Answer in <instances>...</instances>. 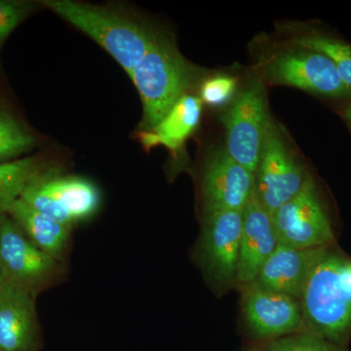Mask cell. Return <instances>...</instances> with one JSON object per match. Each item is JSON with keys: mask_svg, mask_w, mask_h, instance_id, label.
Returning a JSON list of instances; mask_svg holds the SVG:
<instances>
[{"mask_svg": "<svg viewBox=\"0 0 351 351\" xmlns=\"http://www.w3.org/2000/svg\"><path fill=\"white\" fill-rule=\"evenodd\" d=\"M38 4L22 0H0V47L11 32L27 19Z\"/></svg>", "mask_w": 351, "mask_h": 351, "instance_id": "23", "label": "cell"}, {"mask_svg": "<svg viewBox=\"0 0 351 351\" xmlns=\"http://www.w3.org/2000/svg\"><path fill=\"white\" fill-rule=\"evenodd\" d=\"M237 94V80L230 75L210 76L201 84L199 98L202 104L219 108L230 105Z\"/></svg>", "mask_w": 351, "mask_h": 351, "instance_id": "21", "label": "cell"}, {"mask_svg": "<svg viewBox=\"0 0 351 351\" xmlns=\"http://www.w3.org/2000/svg\"><path fill=\"white\" fill-rule=\"evenodd\" d=\"M202 105L199 97L184 95L156 126L140 132L141 144L147 151L163 145L171 152H179L199 125Z\"/></svg>", "mask_w": 351, "mask_h": 351, "instance_id": "17", "label": "cell"}, {"mask_svg": "<svg viewBox=\"0 0 351 351\" xmlns=\"http://www.w3.org/2000/svg\"><path fill=\"white\" fill-rule=\"evenodd\" d=\"M304 331L346 348L351 337V258L331 247L302 293Z\"/></svg>", "mask_w": 351, "mask_h": 351, "instance_id": "2", "label": "cell"}, {"mask_svg": "<svg viewBox=\"0 0 351 351\" xmlns=\"http://www.w3.org/2000/svg\"><path fill=\"white\" fill-rule=\"evenodd\" d=\"M45 168V161L38 156L0 164V216L8 214L29 182Z\"/></svg>", "mask_w": 351, "mask_h": 351, "instance_id": "19", "label": "cell"}, {"mask_svg": "<svg viewBox=\"0 0 351 351\" xmlns=\"http://www.w3.org/2000/svg\"><path fill=\"white\" fill-rule=\"evenodd\" d=\"M36 295L7 281L0 287V351H36Z\"/></svg>", "mask_w": 351, "mask_h": 351, "instance_id": "15", "label": "cell"}, {"mask_svg": "<svg viewBox=\"0 0 351 351\" xmlns=\"http://www.w3.org/2000/svg\"><path fill=\"white\" fill-rule=\"evenodd\" d=\"M198 75L195 66L178 49L172 36L159 32L129 75L144 110L141 131L156 126L182 96L189 94Z\"/></svg>", "mask_w": 351, "mask_h": 351, "instance_id": "3", "label": "cell"}, {"mask_svg": "<svg viewBox=\"0 0 351 351\" xmlns=\"http://www.w3.org/2000/svg\"><path fill=\"white\" fill-rule=\"evenodd\" d=\"M309 175L271 117L254 174L258 199L272 216L301 191Z\"/></svg>", "mask_w": 351, "mask_h": 351, "instance_id": "7", "label": "cell"}, {"mask_svg": "<svg viewBox=\"0 0 351 351\" xmlns=\"http://www.w3.org/2000/svg\"><path fill=\"white\" fill-rule=\"evenodd\" d=\"M41 5L93 39L128 75L159 32L140 16L117 6L93 5L73 0H44Z\"/></svg>", "mask_w": 351, "mask_h": 351, "instance_id": "1", "label": "cell"}, {"mask_svg": "<svg viewBox=\"0 0 351 351\" xmlns=\"http://www.w3.org/2000/svg\"><path fill=\"white\" fill-rule=\"evenodd\" d=\"M277 245L271 214L254 193L242 210L237 286L242 289L255 282L263 263L276 250Z\"/></svg>", "mask_w": 351, "mask_h": 351, "instance_id": "14", "label": "cell"}, {"mask_svg": "<svg viewBox=\"0 0 351 351\" xmlns=\"http://www.w3.org/2000/svg\"><path fill=\"white\" fill-rule=\"evenodd\" d=\"M20 198L71 228L94 217L101 202L100 189L93 182L50 167L32 178Z\"/></svg>", "mask_w": 351, "mask_h": 351, "instance_id": "4", "label": "cell"}, {"mask_svg": "<svg viewBox=\"0 0 351 351\" xmlns=\"http://www.w3.org/2000/svg\"><path fill=\"white\" fill-rule=\"evenodd\" d=\"M242 313L247 327L260 339H279L304 331L301 302L258 287L242 288Z\"/></svg>", "mask_w": 351, "mask_h": 351, "instance_id": "12", "label": "cell"}, {"mask_svg": "<svg viewBox=\"0 0 351 351\" xmlns=\"http://www.w3.org/2000/svg\"><path fill=\"white\" fill-rule=\"evenodd\" d=\"M7 215L39 250L58 262L66 263L73 228L41 213L21 198Z\"/></svg>", "mask_w": 351, "mask_h": 351, "instance_id": "16", "label": "cell"}, {"mask_svg": "<svg viewBox=\"0 0 351 351\" xmlns=\"http://www.w3.org/2000/svg\"><path fill=\"white\" fill-rule=\"evenodd\" d=\"M255 193V176L225 149L209 154L201 175L203 215L242 211Z\"/></svg>", "mask_w": 351, "mask_h": 351, "instance_id": "11", "label": "cell"}, {"mask_svg": "<svg viewBox=\"0 0 351 351\" xmlns=\"http://www.w3.org/2000/svg\"><path fill=\"white\" fill-rule=\"evenodd\" d=\"M288 29V27H287ZM291 43L326 56L351 90V44L314 27H290Z\"/></svg>", "mask_w": 351, "mask_h": 351, "instance_id": "18", "label": "cell"}, {"mask_svg": "<svg viewBox=\"0 0 351 351\" xmlns=\"http://www.w3.org/2000/svg\"><path fill=\"white\" fill-rule=\"evenodd\" d=\"M36 145V138L8 108L0 105V164L17 160Z\"/></svg>", "mask_w": 351, "mask_h": 351, "instance_id": "20", "label": "cell"}, {"mask_svg": "<svg viewBox=\"0 0 351 351\" xmlns=\"http://www.w3.org/2000/svg\"><path fill=\"white\" fill-rule=\"evenodd\" d=\"M339 115L351 131V100H348V103L339 110Z\"/></svg>", "mask_w": 351, "mask_h": 351, "instance_id": "24", "label": "cell"}, {"mask_svg": "<svg viewBox=\"0 0 351 351\" xmlns=\"http://www.w3.org/2000/svg\"><path fill=\"white\" fill-rule=\"evenodd\" d=\"M0 269L7 281L34 295L54 285L64 274V263L39 250L8 215L0 216Z\"/></svg>", "mask_w": 351, "mask_h": 351, "instance_id": "10", "label": "cell"}, {"mask_svg": "<svg viewBox=\"0 0 351 351\" xmlns=\"http://www.w3.org/2000/svg\"><path fill=\"white\" fill-rule=\"evenodd\" d=\"M278 244L297 249L332 247L334 230L311 175L301 191L272 215Z\"/></svg>", "mask_w": 351, "mask_h": 351, "instance_id": "9", "label": "cell"}, {"mask_svg": "<svg viewBox=\"0 0 351 351\" xmlns=\"http://www.w3.org/2000/svg\"><path fill=\"white\" fill-rule=\"evenodd\" d=\"M330 248L297 249L278 244L263 263L254 284L301 302L309 277Z\"/></svg>", "mask_w": 351, "mask_h": 351, "instance_id": "13", "label": "cell"}, {"mask_svg": "<svg viewBox=\"0 0 351 351\" xmlns=\"http://www.w3.org/2000/svg\"><path fill=\"white\" fill-rule=\"evenodd\" d=\"M270 119L267 91L261 77L249 80L221 117L226 152L253 174Z\"/></svg>", "mask_w": 351, "mask_h": 351, "instance_id": "6", "label": "cell"}, {"mask_svg": "<svg viewBox=\"0 0 351 351\" xmlns=\"http://www.w3.org/2000/svg\"><path fill=\"white\" fill-rule=\"evenodd\" d=\"M5 282H6L5 276H4V274H3V272H2V270L0 269V287H1V286L3 285V284Z\"/></svg>", "mask_w": 351, "mask_h": 351, "instance_id": "25", "label": "cell"}, {"mask_svg": "<svg viewBox=\"0 0 351 351\" xmlns=\"http://www.w3.org/2000/svg\"><path fill=\"white\" fill-rule=\"evenodd\" d=\"M263 80L295 87L308 93L351 100V90L341 82L336 68L321 53L291 43L265 58L260 64Z\"/></svg>", "mask_w": 351, "mask_h": 351, "instance_id": "5", "label": "cell"}, {"mask_svg": "<svg viewBox=\"0 0 351 351\" xmlns=\"http://www.w3.org/2000/svg\"><path fill=\"white\" fill-rule=\"evenodd\" d=\"M241 232L242 211L203 215L196 263L219 293L237 286Z\"/></svg>", "mask_w": 351, "mask_h": 351, "instance_id": "8", "label": "cell"}, {"mask_svg": "<svg viewBox=\"0 0 351 351\" xmlns=\"http://www.w3.org/2000/svg\"><path fill=\"white\" fill-rule=\"evenodd\" d=\"M265 351H348L346 348L330 343L326 339L302 331L274 339Z\"/></svg>", "mask_w": 351, "mask_h": 351, "instance_id": "22", "label": "cell"}]
</instances>
